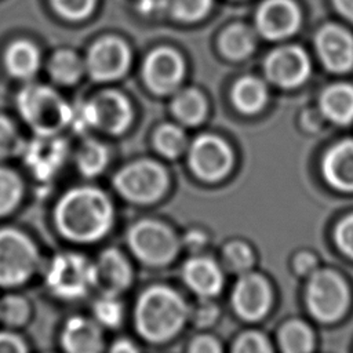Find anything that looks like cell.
Wrapping results in <instances>:
<instances>
[{
	"mask_svg": "<svg viewBox=\"0 0 353 353\" xmlns=\"http://www.w3.org/2000/svg\"><path fill=\"white\" fill-rule=\"evenodd\" d=\"M59 233L76 243H94L108 234L114 222L109 196L94 186H77L65 192L54 208Z\"/></svg>",
	"mask_w": 353,
	"mask_h": 353,
	"instance_id": "1",
	"label": "cell"
},
{
	"mask_svg": "<svg viewBox=\"0 0 353 353\" xmlns=\"http://www.w3.org/2000/svg\"><path fill=\"white\" fill-rule=\"evenodd\" d=\"M183 296L167 285H152L138 298L134 309L137 332L149 342L160 343L174 338L189 319Z\"/></svg>",
	"mask_w": 353,
	"mask_h": 353,
	"instance_id": "2",
	"label": "cell"
},
{
	"mask_svg": "<svg viewBox=\"0 0 353 353\" xmlns=\"http://www.w3.org/2000/svg\"><path fill=\"white\" fill-rule=\"evenodd\" d=\"M305 305L310 316L323 324L341 320L350 306L346 280L332 269H316L306 277Z\"/></svg>",
	"mask_w": 353,
	"mask_h": 353,
	"instance_id": "3",
	"label": "cell"
},
{
	"mask_svg": "<svg viewBox=\"0 0 353 353\" xmlns=\"http://www.w3.org/2000/svg\"><path fill=\"white\" fill-rule=\"evenodd\" d=\"M17 106L23 120L40 135L57 134L70 120L72 108L46 85L30 84L22 88L17 97Z\"/></svg>",
	"mask_w": 353,
	"mask_h": 353,
	"instance_id": "4",
	"label": "cell"
},
{
	"mask_svg": "<svg viewBox=\"0 0 353 353\" xmlns=\"http://www.w3.org/2000/svg\"><path fill=\"white\" fill-rule=\"evenodd\" d=\"M131 252L145 265L164 266L178 254L181 241L175 232L157 219H141L127 233Z\"/></svg>",
	"mask_w": 353,
	"mask_h": 353,
	"instance_id": "5",
	"label": "cell"
},
{
	"mask_svg": "<svg viewBox=\"0 0 353 353\" xmlns=\"http://www.w3.org/2000/svg\"><path fill=\"white\" fill-rule=\"evenodd\" d=\"M44 281L48 291L61 299L83 298L94 288V266L77 252L57 254L47 265Z\"/></svg>",
	"mask_w": 353,
	"mask_h": 353,
	"instance_id": "6",
	"label": "cell"
},
{
	"mask_svg": "<svg viewBox=\"0 0 353 353\" xmlns=\"http://www.w3.org/2000/svg\"><path fill=\"white\" fill-rule=\"evenodd\" d=\"M119 194L137 204L157 201L168 188V174L157 161L142 159L121 167L113 178Z\"/></svg>",
	"mask_w": 353,
	"mask_h": 353,
	"instance_id": "7",
	"label": "cell"
},
{
	"mask_svg": "<svg viewBox=\"0 0 353 353\" xmlns=\"http://www.w3.org/2000/svg\"><path fill=\"white\" fill-rule=\"evenodd\" d=\"M39 266V250L23 232L0 229V285L17 287L26 283Z\"/></svg>",
	"mask_w": 353,
	"mask_h": 353,
	"instance_id": "8",
	"label": "cell"
},
{
	"mask_svg": "<svg viewBox=\"0 0 353 353\" xmlns=\"http://www.w3.org/2000/svg\"><path fill=\"white\" fill-rule=\"evenodd\" d=\"M188 163L197 178L215 182L230 172L234 156L230 146L222 138L203 134L189 145Z\"/></svg>",
	"mask_w": 353,
	"mask_h": 353,
	"instance_id": "9",
	"label": "cell"
},
{
	"mask_svg": "<svg viewBox=\"0 0 353 353\" xmlns=\"http://www.w3.org/2000/svg\"><path fill=\"white\" fill-rule=\"evenodd\" d=\"M230 302L240 319L245 321L262 320L272 307V285L265 276L245 272L234 283Z\"/></svg>",
	"mask_w": 353,
	"mask_h": 353,
	"instance_id": "10",
	"label": "cell"
},
{
	"mask_svg": "<svg viewBox=\"0 0 353 353\" xmlns=\"http://www.w3.org/2000/svg\"><path fill=\"white\" fill-rule=\"evenodd\" d=\"M68 145L63 139L52 135H40L23 145L22 156L25 165L39 179H50L63 167L68 157Z\"/></svg>",
	"mask_w": 353,
	"mask_h": 353,
	"instance_id": "11",
	"label": "cell"
},
{
	"mask_svg": "<svg viewBox=\"0 0 353 353\" xmlns=\"http://www.w3.org/2000/svg\"><path fill=\"white\" fill-rule=\"evenodd\" d=\"M268 79L279 87L292 88L310 74V61L306 52L296 46H284L272 51L265 61Z\"/></svg>",
	"mask_w": 353,
	"mask_h": 353,
	"instance_id": "12",
	"label": "cell"
},
{
	"mask_svg": "<svg viewBox=\"0 0 353 353\" xmlns=\"http://www.w3.org/2000/svg\"><path fill=\"white\" fill-rule=\"evenodd\" d=\"M130 65L128 47L119 39L106 37L97 41L88 51L85 68L98 81H110L124 74Z\"/></svg>",
	"mask_w": 353,
	"mask_h": 353,
	"instance_id": "13",
	"label": "cell"
},
{
	"mask_svg": "<svg viewBox=\"0 0 353 353\" xmlns=\"http://www.w3.org/2000/svg\"><path fill=\"white\" fill-rule=\"evenodd\" d=\"M91 127L116 135L127 130L132 119L131 106L124 95L105 91L87 102Z\"/></svg>",
	"mask_w": 353,
	"mask_h": 353,
	"instance_id": "14",
	"label": "cell"
},
{
	"mask_svg": "<svg viewBox=\"0 0 353 353\" xmlns=\"http://www.w3.org/2000/svg\"><path fill=\"white\" fill-rule=\"evenodd\" d=\"M301 19V11L292 0H266L256 12V28L263 37L281 40L298 30Z\"/></svg>",
	"mask_w": 353,
	"mask_h": 353,
	"instance_id": "15",
	"label": "cell"
},
{
	"mask_svg": "<svg viewBox=\"0 0 353 353\" xmlns=\"http://www.w3.org/2000/svg\"><path fill=\"white\" fill-rule=\"evenodd\" d=\"M146 84L157 94H170L183 77V61L181 55L167 47L150 52L143 63Z\"/></svg>",
	"mask_w": 353,
	"mask_h": 353,
	"instance_id": "16",
	"label": "cell"
},
{
	"mask_svg": "<svg viewBox=\"0 0 353 353\" xmlns=\"http://www.w3.org/2000/svg\"><path fill=\"white\" fill-rule=\"evenodd\" d=\"M316 50L323 65L335 73L353 68V36L338 25H327L316 36Z\"/></svg>",
	"mask_w": 353,
	"mask_h": 353,
	"instance_id": "17",
	"label": "cell"
},
{
	"mask_svg": "<svg viewBox=\"0 0 353 353\" xmlns=\"http://www.w3.org/2000/svg\"><path fill=\"white\" fill-rule=\"evenodd\" d=\"M94 266V287L102 294L119 295L125 291L132 279L131 265L127 258L116 248L103 250Z\"/></svg>",
	"mask_w": 353,
	"mask_h": 353,
	"instance_id": "18",
	"label": "cell"
},
{
	"mask_svg": "<svg viewBox=\"0 0 353 353\" xmlns=\"http://www.w3.org/2000/svg\"><path fill=\"white\" fill-rule=\"evenodd\" d=\"M182 279L186 287L199 298H214L225 284L222 268L205 255L189 258L182 268Z\"/></svg>",
	"mask_w": 353,
	"mask_h": 353,
	"instance_id": "19",
	"label": "cell"
},
{
	"mask_svg": "<svg viewBox=\"0 0 353 353\" xmlns=\"http://www.w3.org/2000/svg\"><path fill=\"white\" fill-rule=\"evenodd\" d=\"M321 174L332 189L353 193V139L330 146L321 159Z\"/></svg>",
	"mask_w": 353,
	"mask_h": 353,
	"instance_id": "20",
	"label": "cell"
},
{
	"mask_svg": "<svg viewBox=\"0 0 353 353\" xmlns=\"http://www.w3.org/2000/svg\"><path fill=\"white\" fill-rule=\"evenodd\" d=\"M61 345L66 353H101L103 349L101 325L95 320L73 316L62 328Z\"/></svg>",
	"mask_w": 353,
	"mask_h": 353,
	"instance_id": "21",
	"label": "cell"
},
{
	"mask_svg": "<svg viewBox=\"0 0 353 353\" xmlns=\"http://www.w3.org/2000/svg\"><path fill=\"white\" fill-rule=\"evenodd\" d=\"M320 110L330 121L346 125L353 121V85L334 84L320 97Z\"/></svg>",
	"mask_w": 353,
	"mask_h": 353,
	"instance_id": "22",
	"label": "cell"
},
{
	"mask_svg": "<svg viewBox=\"0 0 353 353\" xmlns=\"http://www.w3.org/2000/svg\"><path fill=\"white\" fill-rule=\"evenodd\" d=\"M277 343L281 353H313L316 335L307 323L288 320L277 332Z\"/></svg>",
	"mask_w": 353,
	"mask_h": 353,
	"instance_id": "23",
	"label": "cell"
},
{
	"mask_svg": "<svg viewBox=\"0 0 353 353\" xmlns=\"http://www.w3.org/2000/svg\"><path fill=\"white\" fill-rule=\"evenodd\" d=\"M40 65V54L34 44L26 40L12 43L6 52V68L18 79L32 77Z\"/></svg>",
	"mask_w": 353,
	"mask_h": 353,
	"instance_id": "24",
	"label": "cell"
},
{
	"mask_svg": "<svg viewBox=\"0 0 353 353\" xmlns=\"http://www.w3.org/2000/svg\"><path fill=\"white\" fill-rule=\"evenodd\" d=\"M232 99L240 112L252 114L265 106L268 101V88L263 81L256 77H243L233 87Z\"/></svg>",
	"mask_w": 353,
	"mask_h": 353,
	"instance_id": "25",
	"label": "cell"
},
{
	"mask_svg": "<svg viewBox=\"0 0 353 353\" xmlns=\"http://www.w3.org/2000/svg\"><path fill=\"white\" fill-rule=\"evenodd\" d=\"M172 112L183 124L196 125L203 121L207 112V103L199 91L188 88L178 92L174 98Z\"/></svg>",
	"mask_w": 353,
	"mask_h": 353,
	"instance_id": "26",
	"label": "cell"
},
{
	"mask_svg": "<svg viewBox=\"0 0 353 353\" xmlns=\"http://www.w3.org/2000/svg\"><path fill=\"white\" fill-rule=\"evenodd\" d=\"M77 170L85 176H97L108 164V150L98 141H84L74 154Z\"/></svg>",
	"mask_w": 353,
	"mask_h": 353,
	"instance_id": "27",
	"label": "cell"
},
{
	"mask_svg": "<svg viewBox=\"0 0 353 353\" xmlns=\"http://www.w3.org/2000/svg\"><path fill=\"white\" fill-rule=\"evenodd\" d=\"M255 39L252 32L243 25H233L228 28L221 37L222 51L233 59H241L252 52Z\"/></svg>",
	"mask_w": 353,
	"mask_h": 353,
	"instance_id": "28",
	"label": "cell"
},
{
	"mask_svg": "<svg viewBox=\"0 0 353 353\" xmlns=\"http://www.w3.org/2000/svg\"><path fill=\"white\" fill-rule=\"evenodd\" d=\"M153 143L161 156L176 159L186 150L188 138L181 127L175 124H163L154 132Z\"/></svg>",
	"mask_w": 353,
	"mask_h": 353,
	"instance_id": "29",
	"label": "cell"
},
{
	"mask_svg": "<svg viewBox=\"0 0 353 353\" xmlns=\"http://www.w3.org/2000/svg\"><path fill=\"white\" fill-rule=\"evenodd\" d=\"M84 70V63L72 51H58L50 63V73L52 79L61 84L76 83Z\"/></svg>",
	"mask_w": 353,
	"mask_h": 353,
	"instance_id": "30",
	"label": "cell"
},
{
	"mask_svg": "<svg viewBox=\"0 0 353 353\" xmlns=\"http://www.w3.org/2000/svg\"><path fill=\"white\" fill-rule=\"evenodd\" d=\"M94 320L106 328H116L121 324L124 309L117 295L102 294L92 305Z\"/></svg>",
	"mask_w": 353,
	"mask_h": 353,
	"instance_id": "31",
	"label": "cell"
},
{
	"mask_svg": "<svg viewBox=\"0 0 353 353\" xmlns=\"http://www.w3.org/2000/svg\"><path fill=\"white\" fill-rule=\"evenodd\" d=\"M222 259L230 272L243 274L251 269L254 263V252L245 241L233 240L225 244L222 250Z\"/></svg>",
	"mask_w": 353,
	"mask_h": 353,
	"instance_id": "32",
	"label": "cell"
},
{
	"mask_svg": "<svg viewBox=\"0 0 353 353\" xmlns=\"http://www.w3.org/2000/svg\"><path fill=\"white\" fill-rule=\"evenodd\" d=\"M22 197V182L10 168L0 167V216L10 214Z\"/></svg>",
	"mask_w": 353,
	"mask_h": 353,
	"instance_id": "33",
	"label": "cell"
},
{
	"mask_svg": "<svg viewBox=\"0 0 353 353\" xmlns=\"http://www.w3.org/2000/svg\"><path fill=\"white\" fill-rule=\"evenodd\" d=\"M30 314V306L21 295H7L0 301V321L10 327L23 325Z\"/></svg>",
	"mask_w": 353,
	"mask_h": 353,
	"instance_id": "34",
	"label": "cell"
},
{
	"mask_svg": "<svg viewBox=\"0 0 353 353\" xmlns=\"http://www.w3.org/2000/svg\"><path fill=\"white\" fill-rule=\"evenodd\" d=\"M172 15L181 21H197L211 8L212 0H167Z\"/></svg>",
	"mask_w": 353,
	"mask_h": 353,
	"instance_id": "35",
	"label": "cell"
},
{
	"mask_svg": "<svg viewBox=\"0 0 353 353\" xmlns=\"http://www.w3.org/2000/svg\"><path fill=\"white\" fill-rule=\"evenodd\" d=\"M23 145L25 143L14 123L7 117L0 116V160L21 153Z\"/></svg>",
	"mask_w": 353,
	"mask_h": 353,
	"instance_id": "36",
	"label": "cell"
},
{
	"mask_svg": "<svg viewBox=\"0 0 353 353\" xmlns=\"http://www.w3.org/2000/svg\"><path fill=\"white\" fill-rule=\"evenodd\" d=\"M232 353H273V349L262 332L247 331L236 338Z\"/></svg>",
	"mask_w": 353,
	"mask_h": 353,
	"instance_id": "37",
	"label": "cell"
},
{
	"mask_svg": "<svg viewBox=\"0 0 353 353\" xmlns=\"http://www.w3.org/2000/svg\"><path fill=\"white\" fill-rule=\"evenodd\" d=\"M54 10L66 19H83L94 8L95 0H50Z\"/></svg>",
	"mask_w": 353,
	"mask_h": 353,
	"instance_id": "38",
	"label": "cell"
},
{
	"mask_svg": "<svg viewBox=\"0 0 353 353\" xmlns=\"http://www.w3.org/2000/svg\"><path fill=\"white\" fill-rule=\"evenodd\" d=\"M334 241L347 259L353 261V212L343 216L335 226Z\"/></svg>",
	"mask_w": 353,
	"mask_h": 353,
	"instance_id": "39",
	"label": "cell"
},
{
	"mask_svg": "<svg viewBox=\"0 0 353 353\" xmlns=\"http://www.w3.org/2000/svg\"><path fill=\"white\" fill-rule=\"evenodd\" d=\"M219 316L218 306L211 301V298H201L200 302L193 307V310H189V319L197 325V327H208L216 321Z\"/></svg>",
	"mask_w": 353,
	"mask_h": 353,
	"instance_id": "40",
	"label": "cell"
},
{
	"mask_svg": "<svg viewBox=\"0 0 353 353\" xmlns=\"http://www.w3.org/2000/svg\"><path fill=\"white\" fill-rule=\"evenodd\" d=\"M292 269L296 274L307 277L319 269V258L312 251H299L292 258Z\"/></svg>",
	"mask_w": 353,
	"mask_h": 353,
	"instance_id": "41",
	"label": "cell"
},
{
	"mask_svg": "<svg viewBox=\"0 0 353 353\" xmlns=\"http://www.w3.org/2000/svg\"><path fill=\"white\" fill-rule=\"evenodd\" d=\"M188 353H222V346L211 335H199L192 339Z\"/></svg>",
	"mask_w": 353,
	"mask_h": 353,
	"instance_id": "42",
	"label": "cell"
},
{
	"mask_svg": "<svg viewBox=\"0 0 353 353\" xmlns=\"http://www.w3.org/2000/svg\"><path fill=\"white\" fill-rule=\"evenodd\" d=\"M0 353H28V346L19 335L0 331Z\"/></svg>",
	"mask_w": 353,
	"mask_h": 353,
	"instance_id": "43",
	"label": "cell"
},
{
	"mask_svg": "<svg viewBox=\"0 0 353 353\" xmlns=\"http://www.w3.org/2000/svg\"><path fill=\"white\" fill-rule=\"evenodd\" d=\"M182 243L190 251H197V250H200L201 247H204L207 244V237L200 230H190L185 234Z\"/></svg>",
	"mask_w": 353,
	"mask_h": 353,
	"instance_id": "44",
	"label": "cell"
},
{
	"mask_svg": "<svg viewBox=\"0 0 353 353\" xmlns=\"http://www.w3.org/2000/svg\"><path fill=\"white\" fill-rule=\"evenodd\" d=\"M108 353H139V349L131 339L120 338L112 343Z\"/></svg>",
	"mask_w": 353,
	"mask_h": 353,
	"instance_id": "45",
	"label": "cell"
},
{
	"mask_svg": "<svg viewBox=\"0 0 353 353\" xmlns=\"http://www.w3.org/2000/svg\"><path fill=\"white\" fill-rule=\"evenodd\" d=\"M334 4L346 19L353 22V0H334Z\"/></svg>",
	"mask_w": 353,
	"mask_h": 353,
	"instance_id": "46",
	"label": "cell"
}]
</instances>
